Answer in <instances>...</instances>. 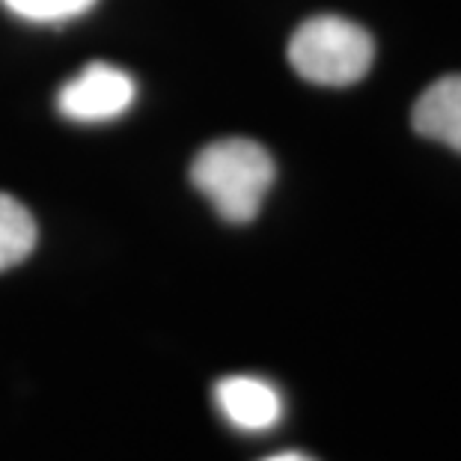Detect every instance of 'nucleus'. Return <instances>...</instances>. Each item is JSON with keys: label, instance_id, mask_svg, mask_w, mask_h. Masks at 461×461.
<instances>
[{"label": "nucleus", "instance_id": "nucleus-1", "mask_svg": "<svg viewBox=\"0 0 461 461\" xmlns=\"http://www.w3.org/2000/svg\"><path fill=\"white\" fill-rule=\"evenodd\" d=\"M277 167L250 137H223L203 146L191 164V182L227 223H250L268 197Z\"/></svg>", "mask_w": 461, "mask_h": 461}, {"label": "nucleus", "instance_id": "nucleus-2", "mask_svg": "<svg viewBox=\"0 0 461 461\" xmlns=\"http://www.w3.org/2000/svg\"><path fill=\"white\" fill-rule=\"evenodd\" d=\"M286 57L310 84L351 86L366 77L375 60V39L339 15H312L289 39Z\"/></svg>", "mask_w": 461, "mask_h": 461}, {"label": "nucleus", "instance_id": "nucleus-3", "mask_svg": "<svg viewBox=\"0 0 461 461\" xmlns=\"http://www.w3.org/2000/svg\"><path fill=\"white\" fill-rule=\"evenodd\" d=\"M137 99L134 77L120 66L86 63L57 93V111L72 122H107L122 116Z\"/></svg>", "mask_w": 461, "mask_h": 461}, {"label": "nucleus", "instance_id": "nucleus-4", "mask_svg": "<svg viewBox=\"0 0 461 461\" xmlns=\"http://www.w3.org/2000/svg\"><path fill=\"white\" fill-rule=\"evenodd\" d=\"M214 405L241 431H271L283 420V396L257 375H227L214 384Z\"/></svg>", "mask_w": 461, "mask_h": 461}, {"label": "nucleus", "instance_id": "nucleus-5", "mask_svg": "<svg viewBox=\"0 0 461 461\" xmlns=\"http://www.w3.org/2000/svg\"><path fill=\"white\" fill-rule=\"evenodd\" d=\"M414 131L461 155V75H444L429 84L411 111Z\"/></svg>", "mask_w": 461, "mask_h": 461}, {"label": "nucleus", "instance_id": "nucleus-6", "mask_svg": "<svg viewBox=\"0 0 461 461\" xmlns=\"http://www.w3.org/2000/svg\"><path fill=\"white\" fill-rule=\"evenodd\" d=\"M36 248V221L15 197L0 191V271L22 265Z\"/></svg>", "mask_w": 461, "mask_h": 461}, {"label": "nucleus", "instance_id": "nucleus-7", "mask_svg": "<svg viewBox=\"0 0 461 461\" xmlns=\"http://www.w3.org/2000/svg\"><path fill=\"white\" fill-rule=\"evenodd\" d=\"M9 13L33 24H60L90 13L95 0H0Z\"/></svg>", "mask_w": 461, "mask_h": 461}, {"label": "nucleus", "instance_id": "nucleus-8", "mask_svg": "<svg viewBox=\"0 0 461 461\" xmlns=\"http://www.w3.org/2000/svg\"><path fill=\"white\" fill-rule=\"evenodd\" d=\"M262 461H316V458H310V456H303V453H277V456H268V458H262Z\"/></svg>", "mask_w": 461, "mask_h": 461}]
</instances>
